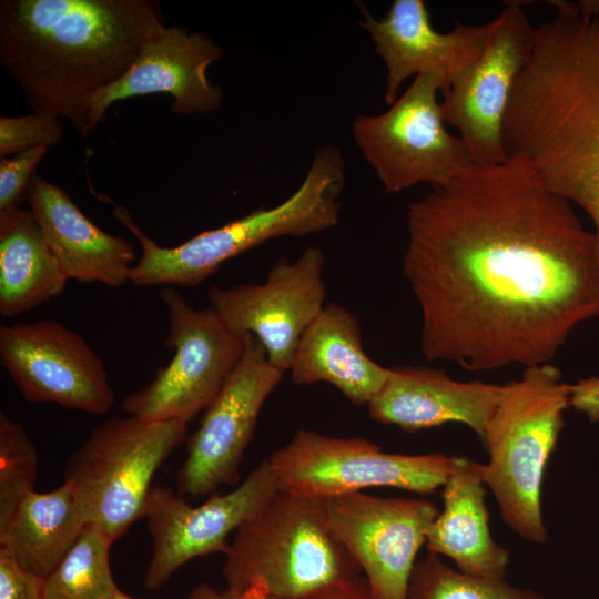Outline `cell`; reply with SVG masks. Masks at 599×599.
<instances>
[{"instance_id": "obj_1", "label": "cell", "mask_w": 599, "mask_h": 599, "mask_svg": "<svg viewBox=\"0 0 599 599\" xmlns=\"http://www.w3.org/2000/svg\"><path fill=\"white\" fill-rule=\"evenodd\" d=\"M403 274L428 361L471 372L550 363L599 316L593 231L522 156L471 164L409 204Z\"/></svg>"}, {"instance_id": "obj_2", "label": "cell", "mask_w": 599, "mask_h": 599, "mask_svg": "<svg viewBox=\"0 0 599 599\" xmlns=\"http://www.w3.org/2000/svg\"><path fill=\"white\" fill-rule=\"evenodd\" d=\"M504 120L507 156H522L593 224L599 256V12L549 1Z\"/></svg>"}, {"instance_id": "obj_3", "label": "cell", "mask_w": 599, "mask_h": 599, "mask_svg": "<svg viewBox=\"0 0 599 599\" xmlns=\"http://www.w3.org/2000/svg\"><path fill=\"white\" fill-rule=\"evenodd\" d=\"M163 27L153 0H2L0 65L33 112L68 120L87 139L93 98Z\"/></svg>"}, {"instance_id": "obj_4", "label": "cell", "mask_w": 599, "mask_h": 599, "mask_svg": "<svg viewBox=\"0 0 599 599\" xmlns=\"http://www.w3.org/2000/svg\"><path fill=\"white\" fill-rule=\"evenodd\" d=\"M346 181L345 162L333 145L321 146L298 189L282 203L260 207L230 223L204 231L189 241L164 247L133 221L128 210L114 206V217L140 242L142 255L129 273L136 286L194 287L226 261L270 240L308 236L335 227Z\"/></svg>"}, {"instance_id": "obj_5", "label": "cell", "mask_w": 599, "mask_h": 599, "mask_svg": "<svg viewBox=\"0 0 599 599\" xmlns=\"http://www.w3.org/2000/svg\"><path fill=\"white\" fill-rule=\"evenodd\" d=\"M332 498L280 488L235 532L223 565L227 591L300 599L362 569L331 526Z\"/></svg>"}, {"instance_id": "obj_6", "label": "cell", "mask_w": 599, "mask_h": 599, "mask_svg": "<svg viewBox=\"0 0 599 599\" xmlns=\"http://www.w3.org/2000/svg\"><path fill=\"white\" fill-rule=\"evenodd\" d=\"M570 384L550 363L524 368L519 379L504 385L481 443L489 460L478 463L504 521L525 540L542 544L547 529L541 510L546 465L565 424Z\"/></svg>"}, {"instance_id": "obj_7", "label": "cell", "mask_w": 599, "mask_h": 599, "mask_svg": "<svg viewBox=\"0 0 599 599\" xmlns=\"http://www.w3.org/2000/svg\"><path fill=\"white\" fill-rule=\"evenodd\" d=\"M185 437L182 420L130 415L94 427L69 458L64 475L87 525L113 542L122 537L144 516L153 476Z\"/></svg>"}, {"instance_id": "obj_8", "label": "cell", "mask_w": 599, "mask_h": 599, "mask_svg": "<svg viewBox=\"0 0 599 599\" xmlns=\"http://www.w3.org/2000/svg\"><path fill=\"white\" fill-rule=\"evenodd\" d=\"M443 90L437 77L420 74L385 112L354 118L353 140L386 193L422 183L437 187L474 164L459 135L445 126L437 99Z\"/></svg>"}, {"instance_id": "obj_9", "label": "cell", "mask_w": 599, "mask_h": 599, "mask_svg": "<svg viewBox=\"0 0 599 599\" xmlns=\"http://www.w3.org/2000/svg\"><path fill=\"white\" fill-rule=\"evenodd\" d=\"M160 298L169 316L164 344L174 348V356L124 398L122 410L148 422L187 424L220 394L243 355L245 338L230 331L212 307L194 308L171 287Z\"/></svg>"}, {"instance_id": "obj_10", "label": "cell", "mask_w": 599, "mask_h": 599, "mask_svg": "<svg viewBox=\"0 0 599 599\" xmlns=\"http://www.w3.org/2000/svg\"><path fill=\"white\" fill-rule=\"evenodd\" d=\"M282 489L335 498L368 487H394L427 495L443 487L453 457L439 453H386L359 437L338 438L298 429L268 457Z\"/></svg>"}, {"instance_id": "obj_11", "label": "cell", "mask_w": 599, "mask_h": 599, "mask_svg": "<svg viewBox=\"0 0 599 599\" xmlns=\"http://www.w3.org/2000/svg\"><path fill=\"white\" fill-rule=\"evenodd\" d=\"M488 24L479 58L451 83L440 102L445 123L459 132L474 164H497L508 158L504 120L536 33L522 2L517 1L506 2Z\"/></svg>"}, {"instance_id": "obj_12", "label": "cell", "mask_w": 599, "mask_h": 599, "mask_svg": "<svg viewBox=\"0 0 599 599\" xmlns=\"http://www.w3.org/2000/svg\"><path fill=\"white\" fill-rule=\"evenodd\" d=\"M324 267L323 250L308 246L293 261L277 260L261 284L212 286L210 307L235 335L253 336L274 367L288 372L301 337L326 305Z\"/></svg>"}, {"instance_id": "obj_13", "label": "cell", "mask_w": 599, "mask_h": 599, "mask_svg": "<svg viewBox=\"0 0 599 599\" xmlns=\"http://www.w3.org/2000/svg\"><path fill=\"white\" fill-rule=\"evenodd\" d=\"M280 489L268 458L263 459L233 490L192 506L170 488L152 487L144 516L152 555L144 586H163L187 561L213 552L225 555L227 537L257 512Z\"/></svg>"}, {"instance_id": "obj_14", "label": "cell", "mask_w": 599, "mask_h": 599, "mask_svg": "<svg viewBox=\"0 0 599 599\" xmlns=\"http://www.w3.org/2000/svg\"><path fill=\"white\" fill-rule=\"evenodd\" d=\"M283 375L268 362L263 346L245 336L238 364L187 441L186 458L176 474L177 494L202 498L238 481L258 415Z\"/></svg>"}, {"instance_id": "obj_15", "label": "cell", "mask_w": 599, "mask_h": 599, "mask_svg": "<svg viewBox=\"0 0 599 599\" xmlns=\"http://www.w3.org/2000/svg\"><path fill=\"white\" fill-rule=\"evenodd\" d=\"M0 363L29 403H53L90 415H104L114 404L104 362L80 334L59 322L1 325Z\"/></svg>"}, {"instance_id": "obj_16", "label": "cell", "mask_w": 599, "mask_h": 599, "mask_svg": "<svg viewBox=\"0 0 599 599\" xmlns=\"http://www.w3.org/2000/svg\"><path fill=\"white\" fill-rule=\"evenodd\" d=\"M439 514L424 498L361 491L332 498L333 531L356 560L376 599H405L416 556Z\"/></svg>"}, {"instance_id": "obj_17", "label": "cell", "mask_w": 599, "mask_h": 599, "mask_svg": "<svg viewBox=\"0 0 599 599\" xmlns=\"http://www.w3.org/2000/svg\"><path fill=\"white\" fill-rule=\"evenodd\" d=\"M361 28L370 37L386 69L384 99L393 104L398 90L412 75L432 74L443 83V94L484 50L488 22L479 26L456 22L449 32L432 26L423 0H395L382 19L361 4Z\"/></svg>"}, {"instance_id": "obj_18", "label": "cell", "mask_w": 599, "mask_h": 599, "mask_svg": "<svg viewBox=\"0 0 599 599\" xmlns=\"http://www.w3.org/2000/svg\"><path fill=\"white\" fill-rule=\"evenodd\" d=\"M222 48L201 32L163 27L145 43L128 72L92 100L91 123L104 121L109 108L132 97L166 93L173 98V113L216 112L222 89L212 83L207 70L222 57Z\"/></svg>"}, {"instance_id": "obj_19", "label": "cell", "mask_w": 599, "mask_h": 599, "mask_svg": "<svg viewBox=\"0 0 599 599\" xmlns=\"http://www.w3.org/2000/svg\"><path fill=\"white\" fill-rule=\"evenodd\" d=\"M504 385L453 379L443 368L398 366L367 404L369 417L412 433L447 423L468 426L481 440Z\"/></svg>"}, {"instance_id": "obj_20", "label": "cell", "mask_w": 599, "mask_h": 599, "mask_svg": "<svg viewBox=\"0 0 599 599\" xmlns=\"http://www.w3.org/2000/svg\"><path fill=\"white\" fill-rule=\"evenodd\" d=\"M27 201L68 280L109 287L129 282L135 260L132 242L98 227L61 187L39 174Z\"/></svg>"}, {"instance_id": "obj_21", "label": "cell", "mask_w": 599, "mask_h": 599, "mask_svg": "<svg viewBox=\"0 0 599 599\" xmlns=\"http://www.w3.org/2000/svg\"><path fill=\"white\" fill-rule=\"evenodd\" d=\"M288 372L298 385H333L355 406H367L389 375L365 353L358 318L336 303H327L304 332Z\"/></svg>"}, {"instance_id": "obj_22", "label": "cell", "mask_w": 599, "mask_h": 599, "mask_svg": "<svg viewBox=\"0 0 599 599\" xmlns=\"http://www.w3.org/2000/svg\"><path fill=\"white\" fill-rule=\"evenodd\" d=\"M485 496L478 463L453 457L443 485L444 508L428 530L426 547L432 555L450 558L466 575L505 579L510 555L491 536Z\"/></svg>"}, {"instance_id": "obj_23", "label": "cell", "mask_w": 599, "mask_h": 599, "mask_svg": "<svg viewBox=\"0 0 599 599\" xmlns=\"http://www.w3.org/2000/svg\"><path fill=\"white\" fill-rule=\"evenodd\" d=\"M87 522L72 488L28 494L0 526V549L44 579L75 544Z\"/></svg>"}, {"instance_id": "obj_24", "label": "cell", "mask_w": 599, "mask_h": 599, "mask_svg": "<svg viewBox=\"0 0 599 599\" xmlns=\"http://www.w3.org/2000/svg\"><path fill=\"white\" fill-rule=\"evenodd\" d=\"M68 281L32 211L0 213V315L38 307L59 296Z\"/></svg>"}, {"instance_id": "obj_25", "label": "cell", "mask_w": 599, "mask_h": 599, "mask_svg": "<svg viewBox=\"0 0 599 599\" xmlns=\"http://www.w3.org/2000/svg\"><path fill=\"white\" fill-rule=\"evenodd\" d=\"M113 541L87 525L53 571L43 579L44 599H111L118 588L110 566Z\"/></svg>"}, {"instance_id": "obj_26", "label": "cell", "mask_w": 599, "mask_h": 599, "mask_svg": "<svg viewBox=\"0 0 599 599\" xmlns=\"http://www.w3.org/2000/svg\"><path fill=\"white\" fill-rule=\"evenodd\" d=\"M405 599H545L529 588L506 579H486L466 575L429 554L415 564Z\"/></svg>"}, {"instance_id": "obj_27", "label": "cell", "mask_w": 599, "mask_h": 599, "mask_svg": "<svg viewBox=\"0 0 599 599\" xmlns=\"http://www.w3.org/2000/svg\"><path fill=\"white\" fill-rule=\"evenodd\" d=\"M38 478V454L23 425L0 413V526L31 491Z\"/></svg>"}, {"instance_id": "obj_28", "label": "cell", "mask_w": 599, "mask_h": 599, "mask_svg": "<svg viewBox=\"0 0 599 599\" xmlns=\"http://www.w3.org/2000/svg\"><path fill=\"white\" fill-rule=\"evenodd\" d=\"M61 120L33 112L21 116H0V156L7 158L37 146H53L63 139Z\"/></svg>"}, {"instance_id": "obj_29", "label": "cell", "mask_w": 599, "mask_h": 599, "mask_svg": "<svg viewBox=\"0 0 599 599\" xmlns=\"http://www.w3.org/2000/svg\"><path fill=\"white\" fill-rule=\"evenodd\" d=\"M49 149L41 145L17 153L11 159L0 156V213L21 207V203L27 201L37 167Z\"/></svg>"}, {"instance_id": "obj_30", "label": "cell", "mask_w": 599, "mask_h": 599, "mask_svg": "<svg viewBox=\"0 0 599 599\" xmlns=\"http://www.w3.org/2000/svg\"><path fill=\"white\" fill-rule=\"evenodd\" d=\"M0 599H44L43 579L0 549Z\"/></svg>"}, {"instance_id": "obj_31", "label": "cell", "mask_w": 599, "mask_h": 599, "mask_svg": "<svg viewBox=\"0 0 599 599\" xmlns=\"http://www.w3.org/2000/svg\"><path fill=\"white\" fill-rule=\"evenodd\" d=\"M300 599H376L363 576L341 580L317 588Z\"/></svg>"}, {"instance_id": "obj_32", "label": "cell", "mask_w": 599, "mask_h": 599, "mask_svg": "<svg viewBox=\"0 0 599 599\" xmlns=\"http://www.w3.org/2000/svg\"><path fill=\"white\" fill-rule=\"evenodd\" d=\"M570 406L582 413L590 423L599 422V376H590L570 384Z\"/></svg>"}, {"instance_id": "obj_33", "label": "cell", "mask_w": 599, "mask_h": 599, "mask_svg": "<svg viewBox=\"0 0 599 599\" xmlns=\"http://www.w3.org/2000/svg\"><path fill=\"white\" fill-rule=\"evenodd\" d=\"M212 588L206 583L199 585L191 593L189 599H207ZM111 599H133L129 595L119 590Z\"/></svg>"}, {"instance_id": "obj_34", "label": "cell", "mask_w": 599, "mask_h": 599, "mask_svg": "<svg viewBox=\"0 0 599 599\" xmlns=\"http://www.w3.org/2000/svg\"><path fill=\"white\" fill-rule=\"evenodd\" d=\"M224 599H275L273 597H270L265 595L262 591L255 590V589H246L241 593H232L227 590L223 592Z\"/></svg>"}, {"instance_id": "obj_35", "label": "cell", "mask_w": 599, "mask_h": 599, "mask_svg": "<svg viewBox=\"0 0 599 599\" xmlns=\"http://www.w3.org/2000/svg\"><path fill=\"white\" fill-rule=\"evenodd\" d=\"M576 6L582 12H599V0H580L576 2Z\"/></svg>"}, {"instance_id": "obj_36", "label": "cell", "mask_w": 599, "mask_h": 599, "mask_svg": "<svg viewBox=\"0 0 599 599\" xmlns=\"http://www.w3.org/2000/svg\"><path fill=\"white\" fill-rule=\"evenodd\" d=\"M207 599H224V596H223V592H222V593H219V592H216V591L212 588V590L210 591V595H209Z\"/></svg>"}]
</instances>
